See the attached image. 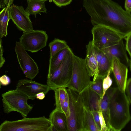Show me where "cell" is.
I'll return each mask as SVG.
<instances>
[{"mask_svg":"<svg viewBox=\"0 0 131 131\" xmlns=\"http://www.w3.org/2000/svg\"><path fill=\"white\" fill-rule=\"evenodd\" d=\"M125 92L128 101L130 104L131 103V79L130 78L127 80Z\"/></svg>","mask_w":131,"mask_h":131,"instance_id":"28","label":"cell"},{"mask_svg":"<svg viewBox=\"0 0 131 131\" xmlns=\"http://www.w3.org/2000/svg\"><path fill=\"white\" fill-rule=\"evenodd\" d=\"M86 54L84 59L87 69L90 77L93 76L96 73L97 68L96 60V47L90 41L86 46Z\"/></svg>","mask_w":131,"mask_h":131,"instance_id":"16","label":"cell"},{"mask_svg":"<svg viewBox=\"0 0 131 131\" xmlns=\"http://www.w3.org/2000/svg\"><path fill=\"white\" fill-rule=\"evenodd\" d=\"M83 131H100L89 108L84 106Z\"/></svg>","mask_w":131,"mask_h":131,"instance_id":"22","label":"cell"},{"mask_svg":"<svg viewBox=\"0 0 131 131\" xmlns=\"http://www.w3.org/2000/svg\"><path fill=\"white\" fill-rule=\"evenodd\" d=\"M2 96L3 111L6 113L16 111L23 117H26L33 108L27 103L28 97L16 89L3 93Z\"/></svg>","mask_w":131,"mask_h":131,"instance_id":"4","label":"cell"},{"mask_svg":"<svg viewBox=\"0 0 131 131\" xmlns=\"http://www.w3.org/2000/svg\"><path fill=\"white\" fill-rule=\"evenodd\" d=\"M6 6L5 0H0V7L3 9Z\"/></svg>","mask_w":131,"mask_h":131,"instance_id":"39","label":"cell"},{"mask_svg":"<svg viewBox=\"0 0 131 131\" xmlns=\"http://www.w3.org/2000/svg\"><path fill=\"white\" fill-rule=\"evenodd\" d=\"M99 115L101 128V131H108L101 110L99 112Z\"/></svg>","mask_w":131,"mask_h":131,"instance_id":"31","label":"cell"},{"mask_svg":"<svg viewBox=\"0 0 131 131\" xmlns=\"http://www.w3.org/2000/svg\"><path fill=\"white\" fill-rule=\"evenodd\" d=\"M48 37L46 31L33 29L23 32L19 42L26 50L36 52L46 46Z\"/></svg>","mask_w":131,"mask_h":131,"instance_id":"9","label":"cell"},{"mask_svg":"<svg viewBox=\"0 0 131 131\" xmlns=\"http://www.w3.org/2000/svg\"><path fill=\"white\" fill-rule=\"evenodd\" d=\"M14 0H5L6 6L10 5V6L13 4Z\"/></svg>","mask_w":131,"mask_h":131,"instance_id":"40","label":"cell"},{"mask_svg":"<svg viewBox=\"0 0 131 131\" xmlns=\"http://www.w3.org/2000/svg\"><path fill=\"white\" fill-rule=\"evenodd\" d=\"M72 51L68 46L60 50L50 58L47 76L50 75L59 67L66 57Z\"/></svg>","mask_w":131,"mask_h":131,"instance_id":"18","label":"cell"},{"mask_svg":"<svg viewBox=\"0 0 131 131\" xmlns=\"http://www.w3.org/2000/svg\"><path fill=\"white\" fill-rule=\"evenodd\" d=\"M104 78L97 76L94 80L92 81L89 86L91 90L99 95L101 98L102 97L103 92V82Z\"/></svg>","mask_w":131,"mask_h":131,"instance_id":"26","label":"cell"},{"mask_svg":"<svg viewBox=\"0 0 131 131\" xmlns=\"http://www.w3.org/2000/svg\"><path fill=\"white\" fill-rule=\"evenodd\" d=\"M10 5L6 6L0 12V37L1 38L6 37L7 34V29L9 21Z\"/></svg>","mask_w":131,"mask_h":131,"instance_id":"21","label":"cell"},{"mask_svg":"<svg viewBox=\"0 0 131 131\" xmlns=\"http://www.w3.org/2000/svg\"><path fill=\"white\" fill-rule=\"evenodd\" d=\"M85 65V60L74 54L72 77L66 88L80 94L89 87L92 81Z\"/></svg>","mask_w":131,"mask_h":131,"instance_id":"5","label":"cell"},{"mask_svg":"<svg viewBox=\"0 0 131 131\" xmlns=\"http://www.w3.org/2000/svg\"><path fill=\"white\" fill-rule=\"evenodd\" d=\"M111 71V70H109L107 75L103 79V92L102 97L105 94L107 90L110 87L112 84V80L110 76Z\"/></svg>","mask_w":131,"mask_h":131,"instance_id":"27","label":"cell"},{"mask_svg":"<svg viewBox=\"0 0 131 131\" xmlns=\"http://www.w3.org/2000/svg\"><path fill=\"white\" fill-rule=\"evenodd\" d=\"M62 109L63 112L65 114L67 118L68 117L69 112V100L67 92L63 103Z\"/></svg>","mask_w":131,"mask_h":131,"instance_id":"29","label":"cell"},{"mask_svg":"<svg viewBox=\"0 0 131 131\" xmlns=\"http://www.w3.org/2000/svg\"><path fill=\"white\" fill-rule=\"evenodd\" d=\"M49 119L58 131H68L67 118L64 112L55 108L50 113Z\"/></svg>","mask_w":131,"mask_h":131,"instance_id":"17","label":"cell"},{"mask_svg":"<svg viewBox=\"0 0 131 131\" xmlns=\"http://www.w3.org/2000/svg\"><path fill=\"white\" fill-rule=\"evenodd\" d=\"M0 82L1 85L6 86L10 84V79L8 77L4 75L0 77Z\"/></svg>","mask_w":131,"mask_h":131,"instance_id":"33","label":"cell"},{"mask_svg":"<svg viewBox=\"0 0 131 131\" xmlns=\"http://www.w3.org/2000/svg\"><path fill=\"white\" fill-rule=\"evenodd\" d=\"M68 46L66 41L55 38L49 45V47L50 49V58H51L60 50Z\"/></svg>","mask_w":131,"mask_h":131,"instance_id":"25","label":"cell"},{"mask_svg":"<svg viewBox=\"0 0 131 131\" xmlns=\"http://www.w3.org/2000/svg\"><path fill=\"white\" fill-rule=\"evenodd\" d=\"M50 131H58V130L54 125L51 124Z\"/></svg>","mask_w":131,"mask_h":131,"instance_id":"41","label":"cell"},{"mask_svg":"<svg viewBox=\"0 0 131 131\" xmlns=\"http://www.w3.org/2000/svg\"><path fill=\"white\" fill-rule=\"evenodd\" d=\"M93 26L109 28L125 38L131 32V13L112 0H83Z\"/></svg>","mask_w":131,"mask_h":131,"instance_id":"1","label":"cell"},{"mask_svg":"<svg viewBox=\"0 0 131 131\" xmlns=\"http://www.w3.org/2000/svg\"><path fill=\"white\" fill-rule=\"evenodd\" d=\"M109 96L106 92L104 95L101 98L100 106L101 112L105 120L108 131H110L109 124Z\"/></svg>","mask_w":131,"mask_h":131,"instance_id":"23","label":"cell"},{"mask_svg":"<svg viewBox=\"0 0 131 131\" xmlns=\"http://www.w3.org/2000/svg\"><path fill=\"white\" fill-rule=\"evenodd\" d=\"M124 7L126 11L131 12V0H125Z\"/></svg>","mask_w":131,"mask_h":131,"instance_id":"37","label":"cell"},{"mask_svg":"<svg viewBox=\"0 0 131 131\" xmlns=\"http://www.w3.org/2000/svg\"><path fill=\"white\" fill-rule=\"evenodd\" d=\"M1 85L0 82V89L1 88Z\"/></svg>","mask_w":131,"mask_h":131,"instance_id":"43","label":"cell"},{"mask_svg":"<svg viewBox=\"0 0 131 131\" xmlns=\"http://www.w3.org/2000/svg\"><path fill=\"white\" fill-rule=\"evenodd\" d=\"M0 45H2V39L0 37Z\"/></svg>","mask_w":131,"mask_h":131,"instance_id":"42","label":"cell"},{"mask_svg":"<svg viewBox=\"0 0 131 131\" xmlns=\"http://www.w3.org/2000/svg\"><path fill=\"white\" fill-rule=\"evenodd\" d=\"M106 92L109 96L110 131H121L131 119L130 104L125 92L121 91L117 87H110Z\"/></svg>","mask_w":131,"mask_h":131,"instance_id":"2","label":"cell"},{"mask_svg":"<svg viewBox=\"0 0 131 131\" xmlns=\"http://www.w3.org/2000/svg\"><path fill=\"white\" fill-rule=\"evenodd\" d=\"M111 71L114 76L118 89L122 92L125 91L127 80L128 67L115 57H113Z\"/></svg>","mask_w":131,"mask_h":131,"instance_id":"13","label":"cell"},{"mask_svg":"<svg viewBox=\"0 0 131 131\" xmlns=\"http://www.w3.org/2000/svg\"><path fill=\"white\" fill-rule=\"evenodd\" d=\"M3 48L2 45H0V69L3 66L5 62L3 55Z\"/></svg>","mask_w":131,"mask_h":131,"instance_id":"36","label":"cell"},{"mask_svg":"<svg viewBox=\"0 0 131 131\" xmlns=\"http://www.w3.org/2000/svg\"><path fill=\"white\" fill-rule=\"evenodd\" d=\"M44 0H27V6L25 10L30 16L34 15L36 17L37 14L47 13V9Z\"/></svg>","mask_w":131,"mask_h":131,"instance_id":"19","label":"cell"},{"mask_svg":"<svg viewBox=\"0 0 131 131\" xmlns=\"http://www.w3.org/2000/svg\"><path fill=\"white\" fill-rule=\"evenodd\" d=\"M80 94L82 98L84 106L88 107L91 112H99L101 110L100 101L101 98L89 87Z\"/></svg>","mask_w":131,"mask_h":131,"instance_id":"15","label":"cell"},{"mask_svg":"<svg viewBox=\"0 0 131 131\" xmlns=\"http://www.w3.org/2000/svg\"><path fill=\"white\" fill-rule=\"evenodd\" d=\"M93 45L102 50L114 45L123 39L124 37L114 30L104 26H93L91 30Z\"/></svg>","mask_w":131,"mask_h":131,"instance_id":"7","label":"cell"},{"mask_svg":"<svg viewBox=\"0 0 131 131\" xmlns=\"http://www.w3.org/2000/svg\"><path fill=\"white\" fill-rule=\"evenodd\" d=\"M57 6L61 7L69 4L72 0H52Z\"/></svg>","mask_w":131,"mask_h":131,"instance_id":"32","label":"cell"},{"mask_svg":"<svg viewBox=\"0 0 131 131\" xmlns=\"http://www.w3.org/2000/svg\"><path fill=\"white\" fill-rule=\"evenodd\" d=\"M27 95L29 99L33 100L36 99V95L40 92L46 95L50 90L47 84L39 83L31 80L22 79L18 81L16 89Z\"/></svg>","mask_w":131,"mask_h":131,"instance_id":"12","label":"cell"},{"mask_svg":"<svg viewBox=\"0 0 131 131\" xmlns=\"http://www.w3.org/2000/svg\"><path fill=\"white\" fill-rule=\"evenodd\" d=\"M66 88L65 87H60L53 90L54 92L56 108L63 112V103L67 92Z\"/></svg>","mask_w":131,"mask_h":131,"instance_id":"24","label":"cell"},{"mask_svg":"<svg viewBox=\"0 0 131 131\" xmlns=\"http://www.w3.org/2000/svg\"><path fill=\"white\" fill-rule=\"evenodd\" d=\"M11 121L9 126L12 131H50L51 122L45 116Z\"/></svg>","mask_w":131,"mask_h":131,"instance_id":"8","label":"cell"},{"mask_svg":"<svg viewBox=\"0 0 131 131\" xmlns=\"http://www.w3.org/2000/svg\"><path fill=\"white\" fill-rule=\"evenodd\" d=\"M104 53L111 59L115 57L127 67L131 69V59L127 56L123 39L117 44L102 50Z\"/></svg>","mask_w":131,"mask_h":131,"instance_id":"14","label":"cell"},{"mask_svg":"<svg viewBox=\"0 0 131 131\" xmlns=\"http://www.w3.org/2000/svg\"><path fill=\"white\" fill-rule=\"evenodd\" d=\"M126 41L125 48L126 51H127L131 59V32L128 34L124 38Z\"/></svg>","mask_w":131,"mask_h":131,"instance_id":"30","label":"cell"},{"mask_svg":"<svg viewBox=\"0 0 131 131\" xmlns=\"http://www.w3.org/2000/svg\"><path fill=\"white\" fill-rule=\"evenodd\" d=\"M69 100V112L67 118L68 131H83L84 105L80 94L67 89Z\"/></svg>","mask_w":131,"mask_h":131,"instance_id":"3","label":"cell"},{"mask_svg":"<svg viewBox=\"0 0 131 131\" xmlns=\"http://www.w3.org/2000/svg\"><path fill=\"white\" fill-rule=\"evenodd\" d=\"M15 50L19 63L24 73L27 78L34 79L39 73L37 63L19 42H16Z\"/></svg>","mask_w":131,"mask_h":131,"instance_id":"10","label":"cell"},{"mask_svg":"<svg viewBox=\"0 0 131 131\" xmlns=\"http://www.w3.org/2000/svg\"><path fill=\"white\" fill-rule=\"evenodd\" d=\"M93 115L95 123L100 131H101V126L100 123L99 117V112L96 111L91 112Z\"/></svg>","mask_w":131,"mask_h":131,"instance_id":"34","label":"cell"},{"mask_svg":"<svg viewBox=\"0 0 131 131\" xmlns=\"http://www.w3.org/2000/svg\"><path fill=\"white\" fill-rule=\"evenodd\" d=\"M72 51L59 66L52 73L47 76V83L53 90L60 87H65L70 82L72 73L73 58Z\"/></svg>","mask_w":131,"mask_h":131,"instance_id":"6","label":"cell"},{"mask_svg":"<svg viewBox=\"0 0 131 131\" xmlns=\"http://www.w3.org/2000/svg\"><path fill=\"white\" fill-rule=\"evenodd\" d=\"M45 94L43 92H40L36 94V98L40 100H42L45 98Z\"/></svg>","mask_w":131,"mask_h":131,"instance_id":"38","label":"cell"},{"mask_svg":"<svg viewBox=\"0 0 131 131\" xmlns=\"http://www.w3.org/2000/svg\"><path fill=\"white\" fill-rule=\"evenodd\" d=\"M104 53L102 50L99 49L96 47V60L98 65L101 61Z\"/></svg>","mask_w":131,"mask_h":131,"instance_id":"35","label":"cell"},{"mask_svg":"<svg viewBox=\"0 0 131 131\" xmlns=\"http://www.w3.org/2000/svg\"><path fill=\"white\" fill-rule=\"evenodd\" d=\"M44 0V1H47V0Z\"/></svg>","mask_w":131,"mask_h":131,"instance_id":"44","label":"cell"},{"mask_svg":"<svg viewBox=\"0 0 131 131\" xmlns=\"http://www.w3.org/2000/svg\"><path fill=\"white\" fill-rule=\"evenodd\" d=\"M112 60L104 53L98 65L97 71L94 76L93 81L97 76L105 78L107 75L109 71L112 69Z\"/></svg>","mask_w":131,"mask_h":131,"instance_id":"20","label":"cell"},{"mask_svg":"<svg viewBox=\"0 0 131 131\" xmlns=\"http://www.w3.org/2000/svg\"><path fill=\"white\" fill-rule=\"evenodd\" d=\"M9 15L10 19L20 30L25 32L34 29L30 15L23 6L13 4L11 5L10 7Z\"/></svg>","mask_w":131,"mask_h":131,"instance_id":"11","label":"cell"}]
</instances>
